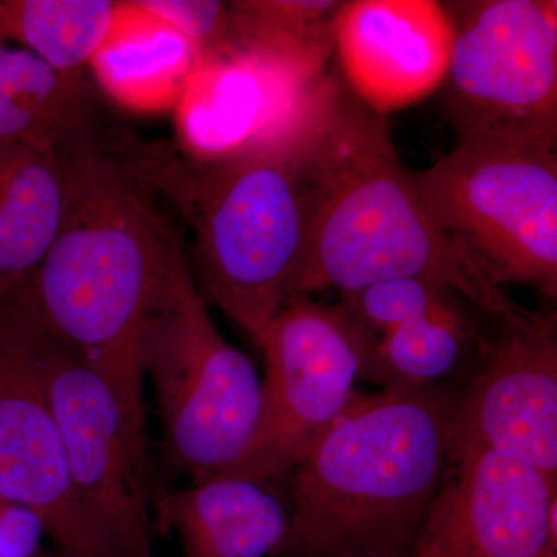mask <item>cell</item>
<instances>
[{
  "label": "cell",
  "mask_w": 557,
  "mask_h": 557,
  "mask_svg": "<svg viewBox=\"0 0 557 557\" xmlns=\"http://www.w3.org/2000/svg\"><path fill=\"white\" fill-rule=\"evenodd\" d=\"M64 218L32 278L44 325L146 418L139 347L146 324L183 271L185 244L166 200L124 145L95 126L60 149Z\"/></svg>",
  "instance_id": "obj_1"
},
{
  "label": "cell",
  "mask_w": 557,
  "mask_h": 557,
  "mask_svg": "<svg viewBox=\"0 0 557 557\" xmlns=\"http://www.w3.org/2000/svg\"><path fill=\"white\" fill-rule=\"evenodd\" d=\"M309 240L295 296L357 292L394 278L445 285L496 321L528 313L457 255L435 225L413 172L392 145L386 115L330 70L299 141Z\"/></svg>",
  "instance_id": "obj_2"
},
{
  "label": "cell",
  "mask_w": 557,
  "mask_h": 557,
  "mask_svg": "<svg viewBox=\"0 0 557 557\" xmlns=\"http://www.w3.org/2000/svg\"><path fill=\"white\" fill-rule=\"evenodd\" d=\"M454 405L434 387L357 394L293 471L282 549L409 557L448 468Z\"/></svg>",
  "instance_id": "obj_3"
},
{
  "label": "cell",
  "mask_w": 557,
  "mask_h": 557,
  "mask_svg": "<svg viewBox=\"0 0 557 557\" xmlns=\"http://www.w3.org/2000/svg\"><path fill=\"white\" fill-rule=\"evenodd\" d=\"M300 138L288 148L215 164L190 163L163 146H126L193 231L201 295L256 346L295 298L306 258L309 200Z\"/></svg>",
  "instance_id": "obj_4"
},
{
  "label": "cell",
  "mask_w": 557,
  "mask_h": 557,
  "mask_svg": "<svg viewBox=\"0 0 557 557\" xmlns=\"http://www.w3.org/2000/svg\"><path fill=\"white\" fill-rule=\"evenodd\" d=\"M139 361L172 467L193 483L233 471L258 432L262 380L215 325L189 269L146 324Z\"/></svg>",
  "instance_id": "obj_5"
},
{
  "label": "cell",
  "mask_w": 557,
  "mask_h": 557,
  "mask_svg": "<svg viewBox=\"0 0 557 557\" xmlns=\"http://www.w3.org/2000/svg\"><path fill=\"white\" fill-rule=\"evenodd\" d=\"M416 178L450 247L490 284L556 299V150L458 141Z\"/></svg>",
  "instance_id": "obj_6"
},
{
  "label": "cell",
  "mask_w": 557,
  "mask_h": 557,
  "mask_svg": "<svg viewBox=\"0 0 557 557\" xmlns=\"http://www.w3.org/2000/svg\"><path fill=\"white\" fill-rule=\"evenodd\" d=\"M445 104L458 141L557 148L556 0L448 2Z\"/></svg>",
  "instance_id": "obj_7"
},
{
  "label": "cell",
  "mask_w": 557,
  "mask_h": 557,
  "mask_svg": "<svg viewBox=\"0 0 557 557\" xmlns=\"http://www.w3.org/2000/svg\"><path fill=\"white\" fill-rule=\"evenodd\" d=\"M46 373L69 478L102 557H153L146 418L47 333Z\"/></svg>",
  "instance_id": "obj_8"
},
{
  "label": "cell",
  "mask_w": 557,
  "mask_h": 557,
  "mask_svg": "<svg viewBox=\"0 0 557 557\" xmlns=\"http://www.w3.org/2000/svg\"><path fill=\"white\" fill-rule=\"evenodd\" d=\"M369 343L338 307L289 299L259 341L265 358L259 428L228 474L271 483L295 471L357 397Z\"/></svg>",
  "instance_id": "obj_9"
},
{
  "label": "cell",
  "mask_w": 557,
  "mask_h": 557,
  "mask_svg": "<svg viewBox=\"0 0 557 557\" xmlns=\"http://www.w3.org/2000/svg\"><path fill=\"white\" fill-rule=\"evenodd\" d=\"M32 281L0 302V498L33 509L58 549L102 557L69 478Z\"/></svg>",
  "instance_id": "obj_10"
},
{
  "label": "cell",
  "mask_w": 557,
  "mask_h": 557,
  "mask_svg": "<svg viewBox=\"0 0 557 557\" xmlns=\"http://www.w3.org/2000/svg\"><path fill=\"white\" fill-rule=\"evenodd\" d=\"M329 72L307 75L234 46L200 58L172 112L177 152L215 164L295 145L321 104Z\"/></svg>",
  "instance_id": "obj_11"
},
{
  "label": "cell",
  "mask_w": 557,
  "mask_h": 557,
  "mask_svg": "<svg viewBox=\"0 0 557 557\" xmlns=\"http://www.w3.org/2000/svg\"><path fill=\"white\" fill-rule=\"evenodd\" d=\"M480 366L450 417L449 460L496 450L557 480V339L555 322L528 311L494 321Z\"/></svg>",
  "instance_id": "obj_12"
},
{
  "label": "cell",
  "mask_w": 557,
  "mask_h": 557,
  "mask_svg": "<svg viewBox=\"0 0 557 557\" xmlns=\"http://www.w3.org/2000/svg\"><path fill=\"white\" fill-rule=\"evenodd\" d=\"M557 480L519 458H450L409 557H557Z\"/></svg>",
  "instance_id": "obj_13"
},
{
  "label": "cell",
  "mask_w": 557,
  "mask_h": 557,
  "mask_svg": "<svg viewBox=\"0 0 557 557\" xmlns=\"http://www.w3.org/2000/svg\"><path fill=\"white\" fill-rule=\"evenodd\" d=\"M450 50L453 22L435 0H351L336 22L341 75L383 115L437 90Z\"/></svg>",
  "instance_id": "obj_14"
},
{
  "label": "cell",
  "mask_w": 557,
  "mask_h": 557,
  "mask_svg": "<svg viewBox=\"0 0 557 557\" xmlns=\"http://www.w3.org/2000/svg\"><path fill=\"white\" fill-rule=\"evenodd\" d=\"M153 516L185 557H267L281 552L288 512L269 482L223 474L157 497Z\"/></svg>",
  "instance_id": "obj_15"
},
{
  "label": "cell",
  "mask_w": 557,
  "mask_h": 557,
  "mask_svg": "<svg viewBox=\"0 0 557 557\" xmlns=\"http://www.w3.org/2000/svg\"><path fill=\"white\" fill-rule=\"evenodd\" d=\"M200 53L188 39L126 0L115 28L89 64L106 97L137 113L174 112Z\"/></svg>",
  "instance_id": "obj_16"
},
{
  "label": "cell",
  "mask_w": 557,
  "mask_h": 557,
  "mask_svg": "<svg viewBox=\"0 0 557 557\" xmlns=\"http://www.w3.org/2000/svg\"><path fill=\"white\" fill-rule=\"evenodd\" d=\"M60 150L0 145V302L35 277L64 218Z\"/></svg>",
  "instance_id": "obj_17"
},
{
  "label": "cell",
  "mask_w": 557,
  "mask_h": 557,
  "mask_svg": "<svg viewBox=\"0 0 557 557\" xmlns=\"http://www.w3.org/2000/svg\"><path fill=\"white\" fill-rule=\"evenodd\" d=\"M94 124L89 73H62L30 51L0 44V145L60 150Z\"/></svg>",
  "instance_id": "obj_18"
},
{
  "label": "cell",
  "mask_w": 557,
  "mask_h": 557,
  "mask_svg": "<svg viewBox=\"0 0 557 557\" xmlns=\"http://www.w3.org/2000/svg\"><path fill=\"white\" fill-rule=\"evenodd\" d=\"M126 0H0V44L30 51L70 75L90 61L115 28Z\"/></svg>",
  "instance_id": "obj_19"
},
{
  "label": "cell",
  "mask_w": 557,
  "mask_h": 557,
  "mask_svg": "<svg viewBox=\"0 0 557 557\" xmlns=\"http://www.w3.org/2000/svg\"><path fill=\"white\" fill-rule=\"evenodd\" d=\"M472 310L478 309L460 299L370 341L361 379L375 381L384 391L432 387L471 348L482 347L485 333Z\"/></svg>",
  "instance_id": "obj_20"
},
{
  "label": "cell",
  "mask_w": 557,
  "mask_h": 557,
  "mask_svg": "<svg viewBox=\"0 0 557 557\" xmlns=\"http://www.w3.org/2000/svg\"><path fill=\"white\" fill-rule=\"evenodd\" d=\"M338 0L230 2L234 47L260 51L311 76H324L335 54Z\"/></svg>",
  "instance_id": "obj_21"
},
{
  "label": "cell",
  "mask_w": 557,
  "mask_h": 557,
  "mask_svg": "<svg viewBox=\"0 0 557 557\" xmlns=\"http://www.w3.org/2000/svg\"><path fill=\"white\" fill-rule=\"evenodd\" d=\"M460 299H465L463 296L435 282L394 278L343 293L336 307L366 338L376 341L403 324L446 309Z\"/></svg>",
  "instance_id": "obj_22"
},
{
  "label": "cell",
  "mask_w": 557,
  "mask_h": 557,
  "mask_svg": "<svg viewBox=\"0 0 557 557\" xmlns=\"http://www.w3.org/2000/svg\"><path fill=\"white\" fill-rule=\"evenodd\" d=\"M157 20L189 40L200 58L231 47L233 22L230 2L219 0H138Z\"/></svg>",
  "instance_id": "obj_23"
},
{
  "label": "cell",
  "mask_w": 557,
  "mask_h": 557,
  "mask_svg": "<svg viewBox=\"0 0 557 557\" xmlns=\"http://www.w3.org/2000/svg\"><path fill=\"white\" fill-rule=\"evenodd\" d=\"M46 523L33 509L0 498V557H40Z\"/></svg>",
  "instance_id": "obj_24"
},
{
  "label": "cell",
  "mask_w": 557,
  "mask_h": 557,
  "mask_svg": "<svg viewBox=\"0 0 557 557\" xmlns=\"http://www.w3.org/2000/svg\"><path fill=\"white\" fill-rule=\"evenodd\" d=\"M40 557H91L84 555H76V553L62 552V549H58L57 552H44Z\"/></svg>",
  "instance_id": "obj_25"
},
{
  "label": "cell",
  "mask_w": 557,
  "mask_h": 557,
  "mask_svg": "<svg viewBox=\"0 0 557 557\" xmlns=\"http://www.w3.org/2000/svg\"><path fill=\"white\" fill-rule=\"evenodd\" d=\"M358 557H364V556H358Z\"/></svg>",
  "instance_id": "obj_26"
}]
</instances>
